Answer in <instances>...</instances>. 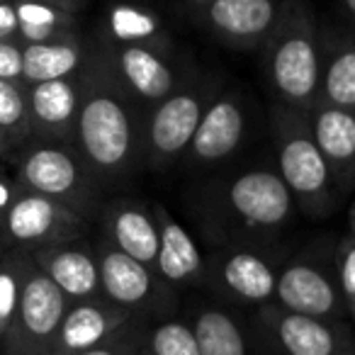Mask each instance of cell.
Returning a JSON list of instances; mask_svg holds the SVG:
<instances>
[{
    "label": "cell",
    "instance_id": "11",
    "mask_svg": "<svg viewBox=\"0 0 355 355\" xmlns=\"http://www.w3.org/2000/svg\"><path fill=\"white\" fill-rule=\"evenodd\" d=\"M275 304L295 314L345 324L343 295H340L336 263L326 266L316 256H297L277 272Z\"/></svg>",
    "mask_w": 355,
    "mask_h": 355
},
{
    "label": "cell",
    "instance_id": "14",
    "mask_svg": "<svg viewBox=\"0 0 355 355\" xmlns=\"http://www.w3.org/2000/svg\"><path fill=\"white\" fill-rule=\"evenodd\" d=\"M263 336L280 355H343L353 334L345 324L295 314L270 302L258 311Z\"/></svg>",
    "mask_w": 355,
    "mask_h": 355
},
{
    "label": "cell",
    "instance_id": "42",
    "mask_svg": "<svg viewBox=\"0 0 355 355\" xmlns=\"http://www.w3.org/2000/svg\"><path fill=\"white\" fill-rule=\"evenodd\" d=\"M0 248H6V246H3V239H0Z\"/></svg>",
    "mask_w": 355,
    "mask_h": 355
},
{
    "label": "cell",
    "instance_id": "15",
    "mask_svg": "<svg viewBox=\"0 0 355 355\" xmlns=\"http://www.w3.org/2000/svg\"><path fill=\"white\" fill-rule=\"evenodd\" d=\"M30 256L69 302L100 300L98 256L95 246L85 236L37 248Z\"/></svg>",
    "mask_w": 355,
    "mask_h": 355
},
{
    "label": "cell",
    "instance_id": "38",
    "mask_svg": "<svg viewBox=\"0 0 355 355\" xmlns=\"http://www.w3.org/2000/svg\"><path fill=\"white\" fill-rule=\"evenodd\" d=\"M340 8H343L350 20H355V0H340Z\"/></svg>",
    "mask_w": 355,
    "mask_h": 355
},
{
    "label": "cell",
    "instance_id": "43",
    "mask_svg": "<svg viewBox=\"0 0 355 355\" xmlns=\"http://www.w3.org/2000/svg\"><path fill=\"white\" fill-rule=\"evenodd\" d=\"M141 355H144V350H141Z\"/></svg>",
    "mask_w": 355,
    "mask_h": 355
},
{
    "label": "cell",
    "instance_id": "13",
    "mask_svg": "<svg viewBox=\"0 0 355 355\" xmlns=\"http://www.w3.org/2000/svg\"><path fill=\"white\" fill-rule=\"evenodd\" d=\"M103 56L127 98L141 112V117H146L148 110L166 100L185 80L173 64V54L151 49V46L107 44Z\"/></svg>",
    "mask_w": 355,
    "mask_h": 355
},
{
    "label": "cell",
    "instance_id": "33",
    "mask_svg": "<svg viewBox=\"0 0 355 355\" xmlns=\"http://www.w3.org/2000/svg\"><path fill=\"white\" fill-rule=\"evenodd\" d=\"M3 166H6V163H0V222H3L6 212L10 209V205L17 200V195L22 193V185L17 183L12 168L8 171V168H3Z\"/></svg>",
    "mask_w": 355,
    "mask_h": 355
},
{
    "label": "cell",
    "instance_id": "26",
    "mask_svg": "<svg viewBox=\"0 0 355 355\" xmlns=\"http://www.w3.org/2000/svg\"><path fill=\"white\" fill-rule=\"evenodd\" d=\"M17 6V42L20 44H44L66 35L80 32L76 12L49 3H15Z\"/></svg>",
    "mask_w": 355,
    "mask_h": 355
},
{
    "label": "cell",
    "instance_id": "10",
    "mask_svg": "<svg viewBox=\"0 0 355 355\" xmlns=\"http://www.w3.org/2000/svg\"><path fill=\"white\" fill-rule=\"evenodd\" d=\"M277 272L280 266L253 243H227L207 258L205 280L219 297L224 295L239 304L263 306L275 302Z\"/></svg>",
    "mask_w": 355,
    "mask_h": 355
},
{
    "label": "cell",
    "instance_id": "27",
    "mask_svg": "<svg viewBox=\"0 0 355 355\" xmlns=\"http://www.w3.org/2000/svg\"><path fill=\"white\" fill-rule=\"evenodd\" d=\"M30 266L32 256L27 251H17V248H6V253L0 258V345H3L12 319H15L20 292Z\"/></svg>",
    "mask_w": 355,
    "mask_h": 355
},
{
    "label": "cell",
    "instance_id": "29",
    "mask_svg": "<svg viewBox=\"0 0 355 355\" xmlns=\"http://www.w3.org/2000/svg\"><path fill=\"white\" fill-rule=\"evenodd\" d=\"M0 129L8 132L15 144H27L32 137L27 93L22 80L0 78Z\"/></svg>",
    "mask_w": 355,
    "mask_h": 355
},
{
    "label": "cell",
    "instance_id": "34",
    "mask_svg": "<svg viewBox=\"0 0 355 355\" xmlns=\"http://www.w3.org/2000/svg\"><path fill=\"white\" fill-rule=\"evenodd\" d=\"M0 42H17V6L0 0Z\"/></svg>",
    "mask_w": 355,
    "mask_h": 355
},
{
    "label": "cell",
    "instance_id": "9",
    "mask_svg": "<svg viewBox=\"0 0 355 355\" xmlns=\"http://www.w3.org/2000/svg\"><path fill=\"white\" fill-rule=\"evenodd\" d=\"M248 98L241 90H222L207 105L183 163L193 171H207L232 161L248 139Z\"/></svg>",
    "mask_w": 355,
    "mask_h": 355
},
{
    "label": "cell",
    "instance_id": "35",
    "mask_svg": "<svg viewBox=\"0 0 355 355\" xmlns=\"http://www.w3.org/2000/svg\"><path fill=\"white\" fill-rule=\"evenodd\" d=\"M17 151H20V144H15L10 134L0 129V163H10Z\"/></svg>",
    "mask_w": 355,
    "mask_h": 355
},
{
    "label": "cell",
    "instance_id": "25",
    "mask_svg": "<svg viewBox=\"0 0 355 355\" xmlns=\"http://www.w3.org/2000/svg\"><path fill=\"white\" fill-rule=\"evenodd\" d=\"M319 100L340 110L355 112V42L326 40L321 66Z\"/></svg>",
    "mask_w": 355,
    "mask_h": 355
},
{
    "label": "cell",
    "instance_id": "23",
    "mask_svg": "<svg viewBox=\"0 0 355 355\" xmlns=\"http://www.w3.org/2000/svg\"><path fill=\"white\" fill-rule=\"evenodd\" d=\"M90 44L80 32L44 44H22V83L35 85L44 80L71 78L80 73L90 59Z\"/></svg>",
    "mask_w": 355,
    "mask_h": 355
},
{
    "label": "cell",
    "instance_id": "1",
    "mask_svg": "<svg viewBox=\"0 0 355 355\" xmlns=\"http://www.w3.org/2000/svg\"><path fill=\"white\" fill-rule=\"evenodd\" d=\"M73 148L103 190L144 168V117L117 83L103 51H93L80 71Z\"/></svg>",
    "mask_w": 355,
    "mask_h": 355
},
{
    "label": "cell",
    "instance_id": "17",
    "mask_svg": "<svg viewBox=\"0 0 355 355\" xmlns=\"http://www.w3.org/2000/svg\"><path fill=\"white\" fill-rule=\"evenodd\" d=\"M151 209L158 224V256L153 263L158 280L173 292L202 282L207 272V256L195 236L163 205L151 202Z\"/></svg>",
    "mask_w": 355,
    "mask_h": 355
},
{
    "label": "cell",
    "instance_id": "3",
    "mask_svg": "<svg viewBox=\"0 0 355 355\" xmlns=\"http://www.w3.org/2000/svg\"><path fill=\"white\" fill-rule=\"evenodd\" d=\"M270 139L275 171L295 198L297 209L306 217H326L334 212L340 193L324 153L311 137L306 112L275 103L270 110Z\"/></svg>",
    "mask_w": 355,
    "mask_h": 355
},
{
    "label": "cell",
    "instance_id": "6",
    "mask_svg": "<svg viewBox=\"0 0 355 355\" xmlns=\"http://www.w3.org/2000/svg\"><path fill=\"white\" fill-rule=\"evenodd\" d=\"M224 205L229 219L246 234H272L287 229L300 214L295 198L290 195L282 178L270 166L239 168L217 200Z\"/></svg>",
    "mask_w": 355,
    "mask_h": 355
},
{
    "label": "cell",
    "instance_id": "20",
    "mask_svg": "<svg viewBox=\"0 0 355 355\" xmlns=\"http://www.w3.org/2000/svg\"><path fill=\"white\" fill-rule=\"evenodd\" d=\"M103 222V239L134 261L153 268L158 256V224L151 205L141 200H110L98 212Z\"/></svg>",
    "mask_w": 355,
    "mask_h": 355
},
{
    "label": "cell",
    "instance_id": "31",
    "mask_svg": "<svg viewBox=\"0 0 355 355\" xmlns=\"http://www.w3.org/2000/svg\"><path fill=\"white\" fill-rule=\"evenodd\" d=\"M144 334H146V326L141 324V319H137L127 329H122L112 338L105 340V343L95 345L90 350H83L78 355H141Z\"/></svg>",
    "mask_w": 355,
    "mask_h": 355
},
{
    "label": "cell",
    "instance_id": "32",
    "mask_svg": "<svg viewBox=\"0 0 355 355\" xmlns=\"http://www.w3.org/2000/svg\"><path fill=\"white\" fill-rule=\"evenodd\" d=\"M0 78L22 80V44L0 42Z\"/></svg>",
    "mask_w": 355,
    "mask_h": 355
},
{
    "label": "cell",
    "instance_id": "39",
    "mask_svg": "<svg viewBox=\"0 0 355 355\" xmlns=\"http://www.w3.org/2000/svg\"><path fill=\"white\" fill-rule=\"evenodd\" d=\"M348 224H350V236L355 239V202L350 205V212H348Z\"/></svg>",
    "mask_w": 355,
    "mask_h": 355
},
{
    "label": "cell",
    "instance_id": "4",
    "mask_svg": "<svg viewBox=\"0 0 355 355\" xmlns=\"http://www.w3.org/2000/svg\"><path fill=\"white\" fill-rule=\"evenodd\" d=\"M10 168L22 190L59 200L90 219L103 207V185L71 144L30 139L15 153Z\"/></svg>",
    "mask_w": 355,
    "mask_h": 355
},
{
    "label": "cell",
    "instance_id": "24",
    "mask_svg": "<svg viewBox=\"0 0 355 355\" xmlns=\"http://www.w3.org/2000/svg\"><path fill=\"white\" fill-rule=\"evenodd\" d=\"M200 355H251V336L232 309L200 304L188 316Z\"/></svg>",
    "mask_w": 355,
    "mask_h": 355
},
{
    "label": "cell",
    "instance_id": "16",
    "mask_svg": "<svg viewBox=\"0 0 355 355\" xmlns=\"http://www.w3.org/2000/svg\"><path fill=\"white\" fill-rule=\"evenodd\" d=\"M141 316L117 309L103 297L88 302H71L44 355H78L83 350L105 343Z\"/></svg>",
    "mask_w": 355,
    "mask_h": 355
},
{
    "label": "cell",
    "instance_id": "37",
    "mask_svg": "<svg viewBox=\"0 0 355 355\" xmlns=\"http://www.w3.org/2000/svg\"><path fill=\"white\" fill-rule=\"evenodd\" d=\"M212 3V0H185V6H190L193 10H207V6Z\"/></svg>",
    "mask_w": 355,
    "mask_h": 355
},
{
    "label": "cell",
    "instance_id": "19",
    "mask_svg": "<svg viewBox=\"0 0 355 355\" xmlns=\"http://www.w3.org/2000/svg\"><path fill=\"white\" fill-rule=\"evenodd\" d=\"M280 0H212L205 10L207 27L236 49H256L268 42L277 20Z\"/></svg>",
    "mask_w": 355,
    "mask_h": 355
},
{
    "label": "cell",
    "instance_id": "12",
    "mask_svg": "<svg viewBox=\"0 0 355 355\" xmlns=\"http://www.w3.org/2000/svg\"><path fill=\"white\" fill-rule=\"evenodd\" d=\"M93 246L98 256L100 297L112 306L134 316H144L161 309L163 302L173 297V290H168L158 280L153 268L134 261L132 256L114 248L103 236Z\"/></svg>",
    "mask_w": 355,
    "mask_h": 355
},
{
    "label": "cell",
    "instance_id": "21",
    "mask_svg": "<svg viewBox=\"0 0 355 355\" xmlns=\"http://www.w3.org/2000/svg\"><path fill=\"white\" fill-rule=\"evenodd\" d=\"M306 119L338 193L345 195L355 190V112L316 100Z\"/></svg>",
    "mask_w": 355,
    "mask_h": 355
},
{
    "label": "cell",
    "instance_id": "5",
    "mask_svg": "<svg viewBox=\"0 0 355 355\" xmlns=\"http://www.w3.org/2000/svg\"><path fill=\"white\" fill-rule=\"evenodd\" d=\"M219 93V83L207 76L185 78L166 100L144 117V168L166 173L183 163L207 105Z\"/></svg>",
    "mask_w": 355,
    "mask_h": 355
},
{
    "label": "cell",
    "instance_id": "41",
    "mask_svg": "<svg viewBox=\"0 0 355 355\" xmlns=\"http://www.w3.org/2000/svg\"><path fill=\"white\" fill-rule=\"evenodd\" d=\"M3 253H6V248H0V258H3Z\"/></svg>",
    "mask_w": 355,
    "mask_h": 355
},
{
    "label": "cell",
    "instance_id": "30",
    "mask_svg": "<svg viewBox=\"0 0 355 355\" xmlns=\"http://www.w3.org/2000/svg\"><path fill=\"white\" fill-rule=\"evenodd\" d=\"M336 277H338L340 295H343L345 314L355 321V239L348 236L336 248Z\"/></svg>",
    "mask_w": 355,
    "mask_h": 355
},
{
    "label": "cell",
    "instance_id": "40",
    "mask_svg": "<svg viewBox=\"0 0 355 355\" xmlns=\"http://www.w3.org/2000/svg\"><path fill=\"white\" fill-rule=\"evenodd\" d=\"M343 355H355V338L350 340V345H348V348L343 350Z\"/></svg>",
    "mask_w": 355,
    "mask_h": 355
},
{
    "label": "cell",
    "instance_id": "2",
    "mask_svg": "<svg viewBox=\"0 0 355 355\" xmlns=\"http://www.w3.org/2000/svg\"><path fill=\"white\" fill-rule=\"evenodd\" d=\"M266 78L277 105L309 112L321 93L324 35L304 0H285L266 44Z\"/></svg>",
    "mask_w": 355,
    "mask_h": 355
},
{
    "label": "cell",
    "instance_id": "28",
    "mask_svg": "<svg viewBox=\"0 0 355 355\" xmlns=\"http://www.w3.org/2000/svg\"><path fill=\"white\" fill-rule=\"evenodd\" d=\"M144 355H200L188 316H168L146 329Z\"/></svg>",
    "mask_w": 355,
    "mask_h": 355
},
{
    "label": "cell",
    "instance_id": "18",
    "mask_svg": "<svg viewBox=\"0 0 355 355\" xmlns=\"http://www.w3.org/2000/svg\"><path fill=\"white\" fill-rule=\"evenodd\" d=\"M25 93L32 129L30 139L73 146L76 117H78L80 105V73L71 78L25 85Z\"/></svg>",
    "mask_w": 355,
    "mask_h": 355
},
{
    "label": "cell",
    "instance_id": "22",
    "mask_svg": "<svg viewBox=\"0 0 355 355\" xmlns=\"http://www.w3.org/2000/svg\"><path fill=\"white\" fill-rule=\"evenodd\" d=\"M103 32L110 46L139 44L173 54V40L166 22L153 8L134 0H114L103 15Z\"/></svg>",
    "mask_w": 355,
    "mask_h": 355
},
{
    "label": "cell",
    "instance_id": "36",
    "mask_svg": "<svg viewBox=\"0 0 355 355\" xmlns=\"http://www.w3.org/2000/svg\"><path fill=\"white\" fill-rule=\"evenodd\" d=\"M12 3H49V6L64 8V10L76 12V15H78L80 8H83V0H12Z\"/></svg>",
    "mask_w": 355,
    "mask_h": 355
},
{
    "label": "cell",
    "instance_id": "8",
    "mask_svg": "<svg viewBox=\"0 0 355 355\" xmlns=\"http://www.w3.org/2000/svg\"><path fill=\"white\" fill-rule=\"evenodd\" d=\"M69 304L71 302L64 297V292L32 261L20 292L15 319L0 345V355H44Z\"/></svg>",
    "mask_w": 355,
    "mask_h": 355
},
{
    "label": "cell",
    "instance_id": "7",
    "mask_svg": "<svg viewBox=\"0 0 355 355\" xmlns=\"http://www.w3.org/2000/svg\"><path fill=\"white\" fill-rule=\"evenodd\" d=\"M88 232L90 217L59 200L44 198L30 190H22L17 195V200L0 222L3 246L27 253L61 241H71V239L88 236Z\"/></svg>",
    "mask_w": 355,
    "mask_h": 355
}]
</instances>
